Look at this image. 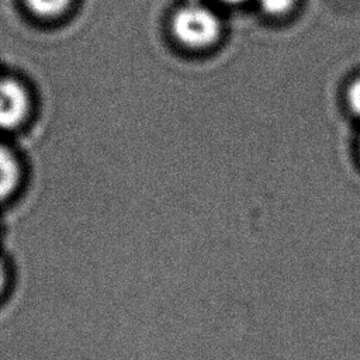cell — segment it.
<instances>
[{"mask_svg":"<svg viewBox=\"0 0 360 360\" xmlns=\"http://www.w3.org/2000/svg\"><path fill=\"white\" fill-rule=\"evenodd\" d=\"M4 281H6V271H4V267L0 262V292L3 291V287H4Z\"/></svg>","mask_w":360,"mask_h":360,"instance_id":"obj_7","label":"cell"},{"mask_svg":"<svg viewBox=\"0 0 360 360\" xmlns=\"http://www.w3.org/2000/svg\"><path fill=\"white\" fill-rule=\"evenodd\" d=\"M28 10L42 18H53L63 14L72 0H24Z\"/></svg>","mask_w":360,"mask_h":360,"instance_id":"obj_4","label":"cell"},{"mask_svg":"<svg viewBox=\"0 0 360 360\" xmlns=\"http://www.w3.org/2000/svg\"><path fill=\"white\" fill-rule=\"evenodd\" d=\"M347 100L352 107V110L360 115V79L352 83V86L347 90Z\"/></svg>","mask_w":360,"mask_h":360,"instance_id":"obj_6","label":"cell"},{"mask_svg":"<svg viewBox=\"0 0 360 360\" xmlns=\"http://www.w3.org/2000/svg\"><path fill=\"white\" fill-rule=\"evenodd\" d=\"M263 11H266L270 15H281L288 13L295 0H257Z\"/></svg>","mask_w":360,"mask_h":360,"instance_id":"obj_5","label":"cell"},{"mask_svg":"<svg viewBox=\"0 0 360 360\" xmlns=\"http://www.w3.org/2000/svg\"><path fill=\"white\" fill-rule=\"evenodd\" d=\"M224 3H228V4H240V3H245L248 0H221Z\"/></svg>","mask_w":360,"mask_h":360,"instance_id":"obj_8","label":"cell"},{"mask_svg":"<svg viewBox=\"0 0 360 360\" xmlns=\"http://www.w3.org/2000/svg\"><path fill=\"white\" fill-rule=\"evenodd\" d=\"M172 28L179 42L193 49H202L212 45L221 31L218 17L202 6L180 8L174 14Z\"/></svg>","mask_w":360,"mask_h":360,"instance_id":"obj_1","label":"cell"},{"mask_svg":"<svg viewBox=\"0 0 360 360\" xmlns=\"http://www.w3.org/2000/svg\"><path fill=\"white\" fill-rule=\"evenodd\" d=\"M27 112L28 94L22 84L10 77H0V128L18 127Z\"/></svg>","mask_w":360,"mask_h":360,"instance_id":"obj_2","label":"cell"},{"mask_svg":"<svg viewBox=\"0 0 360 360\" xmlns=\"http://www.w3.org/2000/svg\"><path fill=\"white\" fill-rule=\"evenodd\" d=\"M20 180V166L15 156L0 146V201L13 194Z\"/></svg>","mask_w":360,"mask_h":360,"instance_id":"obj_3","label":"cell"}]
</instances>
